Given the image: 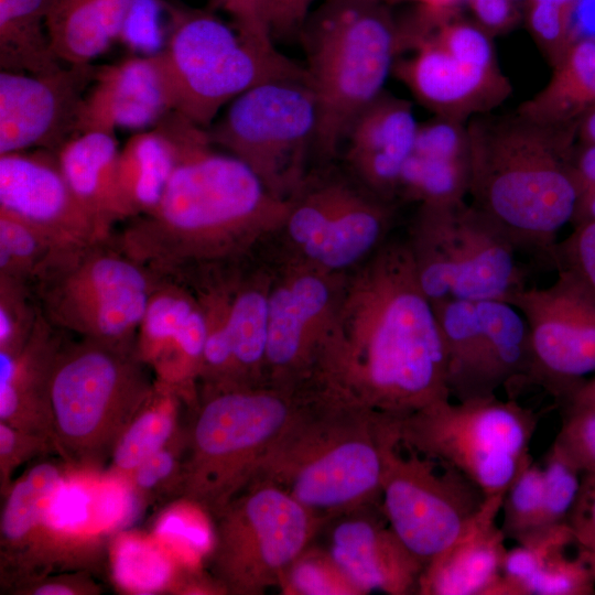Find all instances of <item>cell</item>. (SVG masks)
<instances>
[{
    "mask_svg": "<svg viewBox=\"0 0 595 595\" xmlns=\"http://www.w3.org/2000/svg\"><path fill=\"white\" fill-rule=\"evenodd\" d=\"M304 390L404 418L450 400L447 358L405 240L343 278Z\"/></svg>",
    "mask_w": 595,
    "mask_h": 595,
    "instance_id": "1",
    "label": "cell"
},
{
    "mask_svg": "<svg viewBox=\"0 0 595 595\" xmlns=\"http://www.w3.org/2000/svg\"><path fill=\"white\" fill-rule=\"evenodd\" d=\"M172 139L177 164L158 206L112 234L117 246L153 273L183 281L251 257L281 230L290 201L257 174L218 152L206 128L172 110L159 123Z\"/></svg>",
    "mask_w": 595,
    "mask_h": 595,
    "instance_id": "2",
    "label": "cell"
},
{
    "mask_svg": "<svg viewBox=\"0 0 595 595\" xmlns=\"http://www.w3.org/2000/svg\"><path fill=\"white\" fill-rule=\"evenodd\" d=\"M469 142V203L520 252L548 258L571 224L578 188L571 171L577 123L542 122L517 110L475 116Z\"/></svg>",
    "mask_w": 595,
    "mask_h": 595,
    "instance_id": "3",
    "label": "cell"
},
{
    "mask_svg": "<svg viewBox=\"0 0 595 595\" xmlns=\"http://www.w3.org/2000/svg\"><path fill=\"white\" fill-rule=\"evenodd\" d=\"M255 478L280 487L323 522L380 502L397 418L313 392Z\"/></svg>",
    "mask_w": 595,
    "mask_h": 595,
    "instance_id": "4",
    "label": "cell"
},
{
    "mask_svg": "<svg viewBox=\"0 0 595 595\" xmlns=\"http://www.w3.org/2000/svg\"><path fill=\"white\" fill-rule=\"evenodd\" d=\"M309 83L317 106L314 148L333 156L357 115L383 91L398 57L407 51L403 26L382 3L326 0L302 32Z\"/></svg>",
    "mask_w": 595,
    "mask_h": 595,
    "instance_id": "5",
    "label": "cell"
},
{
    "mask_svg": "<svg viewBox=\"0 0 595 595\" xmlns=\"http://www.w3.org/2000/svg\"><path fill=\"white\" fill-rule=\"evenodd\" d=\"M304 399L269 383L197 390L178 499L212 518L256 477Z\"/></svg>",
    "mask_w": 595,
    "mask_h": 595,
    "instance_id": "6",
    "label": "cell"
},
{
    "mask_svg": "<svg viewBox=\"0 0 595 595\" xmlns=\"http://www.w3.org/2000/svg\"><path fill=\"white\" fill-rule=\"evenodd\" d=\"M134 346L66 340L54 364L48 407L56 453L78 467H98L155 389Z\"/></svg>",
    "mask_w": 595,
    "mask_h": 595,
    "instance_id": "7",
    "label": "cell"
},
{
    "mask_svg": "<svg viewBox=\"0 0 595 595\" xmlns=\"http://www.w3.org/2000/svg\"><path fill=\"white\" fill-rule=\"evenodd\" d=\"M167 18L158 52L173 110L208 128L218 112L251 87L275 79L309 80L306 67L280 53L244 41L210 8L161 0Z\"/></svg>",
    "mask_w": 595,
    "mask_h": 595,
    "instance_id": "8",
    "label": "cell"
},
{
    "mask_svg": "<svg viewBox=\"0 0 595 595\" xmlns=\"http://www.w3.org/2000/svg\"><path fill=\"white\" fill-rule=\"evenodd\" d=\"M156 274L112 235L57 250L30 282L43 317L78 338L134 346Z\"/></svg>",
    "mask_w": 595,
    "mask_h": 595,
    "instance_id": "9",
    "label": "cell"
},
{
    "mask_svg": "<svg viewBox=\"0 0 595 595\" xmlns=\"http://www.w3.org/2000/svg\"><path fill=\"white\" fill-rule=\"evenodd\" d=\"M431 304L502 300L528 288L520 251L485 213L464 201L420 205L405 239Z\"/></svg>",
    "mask_w": 595,
    "mask_h": 595,
    "instance_id": "10",
    "label": "cell"
},
{
    "mask_svg": "<svg viewBox=\"0 0 595 595\" xmlns=\"http://www.w3.org/2000/svg\"><path fill=\"white\" fill-rule=\"evenodd\" d=\"M397 423L400 446L455 467L493 497L505 494L532 457L538 415L495 394L441 401Z\"/></svg>",
    "mask_w": 595,
    "mask_h": 595,
    "instance_id": "11",
    "label": "cell"
},
{
    "mask_svg": "<svg viewBox=\"0 0 595 595\" xmlns=\"http://www.w3.org/2000/svg\"><path fill=\"white\" fill-rule=\"evenodd\" d=\"M210 519V575L223 594L230 595H260L280 585L324 524L261 478H253Z\"/></svg>",
    "mask_w": 595,
    "mask_h": 595,
    "instance_id": "12",
    "label": "cell"
},
{
    "mask_svg": "<svg viewBox=\"0 0 595 595\" xmlns=\"http://www.w3.org/2000/svg\"><path fill=\"white\" fill-rule=\"evenodd\" d=\"M206 130L215 147L248 165L277 197L290 201L307 178L316 99L309 80H269L236 97Z\"/></svg>",
    "mask_w": 595,
    "mask_h": 595,
    "instance_id": "13",
    "label": "cell"
},
{
    "mask_svg": "<svg viewBox=\"0 0 595 595\" xmlns=\"http://www.w3.org/2000/svg\"><path fill=\"white\" fill-rule=\"evenodd\" d=\"M272 273L251 257L198 272L184 281L203 309L207 337L198 390L266 385Z\"/></svg>",
    "mask_w": 595,
    "mask_h": 595,
    "instance_id": "14",
    "label": "cell"
},
{
    "mask_svg": "<svg viewBox=\"0 0 595 595\" xmlns=\"http://www.w3.org/2000/svg\"><path fill=\"white\" fill-rule=\"evenodd\" d=\"M388 453L381 511L400 541L425 566L447 549L483 508V490L453 466L412 450Z\"/></svg>",
    "mask_w": 595,
    "mask_h": 595,
    "instance_id": "15",
    "label": "cell"
},
{
    "mask_svg": "<svg viewBox=\"0 0 595 595\" xmlns=\"http://www.w3.org/2000/svg\"><path fill=\"white\" fill-rule=\"evenodd\" d=\"M394 207L340 180L306 178L291 198L281 230L294 257L344 277L387 241Z\"/></svg>",
    "mask_w": 595,
    "mask_h": 595,
    "instance_id": "16",
    "label": "cell"
},
{
    "mask_svg": "<svg viewBox=\"0 0 595 595\" xmlns=\"http://www.w3.org/2000/svg\"><path fill=\"white\" fill-rule=\"evenodd\" d=\"M447 358V385L456 401L495 396L528 380L531 343L521 312L502 300L432 304Z\"/></svg>",
    "mask_w": 595,
    "mask_h": 595,
    "instance_id": "17",
    "label": "cell"
},
{
    "mask_svg": "<svg viewBox=\"0 0 595 595\" xmlns=\"http://www.w3.org/2000/svg\"><path fill=\"white\" fill-rule=\"evenodd\" d=\"M530 333L527 383L566 401L595 376V293L573 273L558 270L545 288H526L509 300Z\"/></svg>",
    "mask_w": 595,
    "mask_h": 595,
    "instance_id": "18",
    "label": "cell"
},
{
    "mask_svg": "<svg viewBox=\"0 0 595 595\" xmlns=\"http://www.w3.org/2000/svg\"><path fill=\"white\" fill-rule=\"evenodd\" d=\"M344 277L322 271L294 256L279 272L272 273L266 359L269 385L303 389Z\"/></svg>",
    "mask_w": 595,
    "mask_h": 595,
    "instance_id": "19",
    "label": "cell"
},
{
    "mask_svg": "<svg viewBox=\"0 0 595 595\" xmlns=\"http://www.w3.org/2000/svg\"><path fill=\"white\" fill-rule=\"evenodd\" d=\"M98 65L64 64L41 75L0 72V154L56 152L77 132L83 100Z\"/></svg>",
    "mask_w": 595,
    "mask_h": 595,
    "instance_id": "20",
    "label": "cell"
},
{
    "mask_svg": "<svg viewBox=\"0 0 595 595\" xmlns=\"http://www.w3.org/2000/svg\"><path fill=\"white\" fill-rule=\"evenodd\" d=\"M398 57L392 73L434 116L467 123L491 112L512 91L499 65H485L456 54L430 33Z\"/></svg>",
    "mask_w": 595,
    "mask_h": 595,
    "instance_id": "21",
    "label": "cell"
},
{
    "mask_svg": "<svg viewBox=\"0 0 595 595\" xmlns=\"http://www.w3.org/2000/svg\"><path fill=\"white\" fill-rule=\"evenodd\" d=\"M0 208L33 225L61 248L106 239L50 150L0 154Z\"/></svg>",
    "mask_w": 595,
    "mask_h": 595,
    "instance_id": "22",
    "label": "cell"
},
{
    "mask_svg": "<svg viewBox=\"0 0 595 595\" xmlns=\"http://www.w3.org/2000/svg\"><path fill=\"white\" fill-rule=\"evenodd\" d=\"M206 337L205 315L194 291L156 274L134 345L155 380L195 399Z\"/></svg>",
    "mask_w": 595,
    "mask_h": 595,
    "instance_id": "23",
    "label": "cell"
},
{
    "mask_svg": "<svg viewBox=\"0 0 595 595\" xmlns=\"http://www.w3.org/2000/svg\"><path fill=\"white\" fill-rule=\"evenodd\" d=\"M323 528V549L358 595L418 594L424 565L392 531L380 502L334 517Z\"/></svg>",
    "mask_w": 595,
    "mask_h": 595,
    "instance_id": "24",
    "label": "cell"
},
{
    "mask_svg": "<svg viewBox=\"0 0 595 595\" xmlns=\"http://www.w3.org/2000/svg\"><path fill=\"white\" fill-rule=\"evenodd\" d=\"M172 110V95L158 53L128 56L98 65L82 104L76 134L87 130H147Z\"/></svg>",
    "mask_w": 595,
    "mask_h": 595,
    "instance_id": "25",
    "label": "cell"
},
{
    "mask_svg": "<svg viewBox=\"0 0 595 595\" xmlns=\"http://www.w3.org/2000/svg\"><path fill=\"white\" fill-rule=\"evenodd\" d=\"M418 125L411 102L383 90L357 115L344 140L346 161L361 186L394 206Z\"/></svg>",
    "mask_w": 595,
    "mask_h": 595,
    "instance_id": "26",
    "label": "cell"
},
{
    "mask_svg": "<svg viewBox=\"0 0 595 595\" xmlns=\"http://www.w3.org/2000/svg\"><path fill=\"white\" fill-rule=\"evenodd\" d=\"M504 496L487 497L464 532L424 566L418 594L497 595L508 550L497 524Z\"/></svg>",
    "mask_w": 595,
    "mask_h": 595,
    "instance_id": "27",
    "label": "cell"
},
{
    "mask_svg": "<svg viewBox=\"0 0 595 595\" xmlns=\"http://www.w3.org/2000/svg\"><path fill=\"white\" fill-rule=\"evenodd\" d=\"M66 335L40 312L23 349L15 356L0 355V422L53 443L48 392L54 364Z\"/></svg>",
    "mask_w": 595,
    "mask_h": 595,
    "instance_id": "28",
    "label": "cell"
},
{
    "mask_svg": "<svg viewBox=\"0 0 595 595\" xmlns=\"http://www.w3.org/2000/svg\"><path fill=\"white\" fill-rule=\"evenodd\" d=\"M63 485L61 467L43 461L15 479L0 518L1 573L8 575L51 549L62 536L50 512Z\"/></svg>",
    "mask_w": 595,
    "mask_h": 595,
    "instance_id": "29",
    "label": "cell"
},
{
    "mask_svg": "<svg viewBox=\"0 0 595 595\" xmlns=\"http://www.w3.org/2000/svg\"><path fill=\"white\" fill-rule=\"evenodd\" d=\"M119 151L115 132L87 130L55 152L71 190L106 238L118 223L130 219L118 186Z\"/></svg>",
    "mask_w": 595,
    "mask_h": 595,
    "instance_id": "30",
    "label": "cell"
},
{
    "mask_svg": "<svg viewBox=\"0 0 595 595\" xmlns=\"http://www.w3.org/2000/svg\"><path fill=\"white\" fill-rule=\"evenodd\" d=\"M137 0H56L47 20L64 64H87L119 40Z\"/></svg>",
    "mask_w": 595,
    "mask_h": 595,
    "instance_id": "31",
    "label": "cell"
},
{
    "mask_svg": "<svg viewBox=\"0 0 595 595\" xmlns=\"http://www.w3.org/2000/svg\"><path fill=\"white\" fill-rule=\"evenodd\" d=\"M552 68L548 84L517 111L542 122L577 123L595 106V37H577Z\"/></svg>",
    "mask_w": 595,
    "mask_h": 595,
    "instance_id": "32",
    "label": "cell"
},
{
    "mask_svg": "<svg viewBox=\"0 0 595 595\" xmlns=\"http://www.w3.org/2000/svg\"><path fill=\"white\" fill-rule=\"evenodd\" d=\"M176 164V147L158 125L137 131L120 148L117 178L130 219L158 206Z\"/></svg>",
    "mask_w": 595,
    "mask_h": 595,
    "instance_id": "33",
    "label": "cell"
},
{
    "mask_svg": "<svg viewBox=\"0 0 595 595\" xmlns=\"http://www.w3.org/2000/svg\"><path fill=\"white\" fill-rule=\"evenodd\" d=\"M55 1L0 0L1 71L41 75L64 65L47 29Z\"/></svg>",
    "mask_w": 595,
    "mask_h": 595,
    "instance_id": "34",
    "label": "cell"
},
{
    "mask_svg": "<svg viewBox=\"0 0 595 595\" xmlns=\"http://www.w3.org/2000/svg\"><path fill=\"white\" fill-rule=\"evenodd\" d=\"M193 403L175 388L159 381L155 389L119 437L111 453L110 472L126 478L143 461L163 448L183 429V403Z\"/></svg>",
    "mask_w": 595,
    "mask_h": 595,
    "instance_id": "35",
    "label": "cell"
},
{
    "mask_svg": "<svg viewBox=\"0 0 595 595\" xmlns=\"http://www.w3.org/2000/svg\"><path fill=\"white\" fill-rule=\"evenodd\" d=\"M538 558L533 573L522 588V595H589L595 594V572L578 553L571 558L565 551L574 544L569 524L537 536Z\"/></svg>",
    "mask_w": 595,
    "mask_h": 595,
    "instance_id": "36",
    "label": "cell"
},
{
    "mask_svg": "<svg viewBox=\"0 0 595 595\" xmlns=\"http://www.w3.org/2000/svg\"><path fill=\"white\" fill-rule=\"evenodd\" d=\"M60 249L43 231L0 208V277L31 282Z\"/></svg>",
    "mask_w": 595,
    "mask_h": 595,
    "instance_id": "37",
    "label": "cell"
},
{
    "mask_svg": "<svg viewBox=\"0 0 595 595\" xmlns=\"http://www.w3.org/2000/svg\"><path fill=\"white\" fill-rule=\"evenodd\" d=\"M543 470L531 457L505 493L500 513L501 530L507 539L524 543L542 533Z\"/></svg>",
    "mask_w": 595,
    "mask_h": 595,
    "instance_id": "38",
    "label": "cell"
},
{
    "mask_svg": "<svg viewBox=\"0 0 595 595\" xmlns=\"http://www.w3.org/2000/svg\"><path fill=\"white\" fill-rule=\"evenodd\" d=\"M186 429L169 444L143 461L126 479L143 501L156 498H178L186 452Z\"/></svg>",
    "mask_w": 595,
    "mask_h": 595,
    "instance_id": "39",
    "label": "cell"
},
{
    "mask_svg": "<svg viewBox=\"0 0 595 595\" xmlns=\"http://www.w3.org/2000/svg\"><path fill=\"white\" fill-rule=\"evenodd\" d=\"M542 470L543 532L567 524L581 489L583 472L554 441L545 454Z\"/></svg>",
    "mask_w": 595,
    "mask_h": 595,
    "instance_id": "40",
    "label": "cell"
},
{
    "mask_svg": "<svg viewBox=\"0 0 595 595\" xmlns=\"http://www.w3.org/2000/svg\"><path fill=\"white\" fill-rule=\"evenodd\" d=\"M40 316L29 282L0 277V355L15 356L28 343Z\"/></svg>",
    "mask_w": 595,
    "mask_h": 595,
    "instance_id": "41",
    "label": "cell"
},
{
    "mask_svg": "<svg viewBox=\"0 0 595 595\" xmlns=\"http://www.w3.org/2000/svg\"><path fill=\"white\" fill-rule=\"evenodd\" d=\"M310 545L286 570L280 586L286 594H349L357 591L326 551Z\"/></svg>",
    "mask_w": 595,
    "mask_h": 595,
    "instance_id": "42",
    "label": "cell"
},
{
    "mask_svg": "<svg viewBox=\"0 0 595 595\" xmlns=\"http://www.w3.org/2000/svg\"><path fill=\"white\" fill-rule=\"evenodd\" d=\"M413 154L441 161H469L466 123L434 116L418 125Z\"/></svg>",
    "mask_w": 595,
    "mask_h": 595,
    "instance_id": "43",
    "label": "cell"
},
{
    "mask_svg": "<svg viewBox=\"0 0 595 595\" xmlns=\"http://www.w3.org/2000/svg\"><path fill=\"white\" fill-rule=\"evenodd\" d=\"M212 10H220L248 44L266 52L277 51L271 26L272 0H209Z\"/></svg>",
    "mask_w": 595,
    "mask_h": 595,
    "instance_id": "44",
    "label": "cell"
},
{
    "mask_svg": "<svg viewBox=\"0 0 595 595\" xmlns=\"http://www.w3.org/2000/svg\"><path fill=\"white\" fill-rule=\"evenodd\" d=\"M574 11L550 3L533 2L529 24L539 48L553 66L577 39Z\"/></svg>",
    "mask_w": 595,
    "mask_h": 595,
    "instance_id": "45",
    "label": "cell"
},
{
    "mask_svg": "<svg viewBox=\"0 0 595 595\" xmlns=\"http://www.w3.org/2000/svg\"><path fill=\"white\" fill-rule=\"evenodd\" d=\"M556 270L573 273L595 293V223L573 227V231L558 241L551 253Z\"/></svg>",
    "mask_w": 595,
    "mask_h": 595,
    "instance_id": "46",
    "label": "cell"
},
{
    "mask_svg": "<svg viewBox=\"0 0 595 595\" xmlns=\"http://www.w3.org/2000/svg\"><path fill=\"white\" fill-rule=\"evenodd\" d=\"M554 442L583 474L595 473V409L569 407Z\"/></svg>",
    "mask_w": 595,
    "mask_h": 595,
    "instance_id": "47",
    "label": "cell"
},
{
    "mask_svg": "<svg viewBox=\"0 0 595 595\" xmlns=\"http://www.w3.org/2000/svg\"><path fill=\"white\" fill-rule=\"evenodd\" d=\"M55 451L53 443L37 434L0 422V493L11 487L14 472L26 461Z\"/></svg>",
    "mask_w": 595,
    "mask_h": 595,
    "instance_id": "48",
    "label": "cell"
},
{
    "mask_svg": "<svg viewBox=\"0 0 595 595\" xmlns=\"http://www.w3.org/2000/svg\"><path fill=\"white\" fill-rule=\"evenodd\" d=\"M163 11L161 0H137L123 25L119 40L134 50L154 54L162 50L159 13Z\"/></svg>",
    "mask_w": 595,
    "mask_h": 595,
    "instance_id": "49",
    "label": "cell"
},
{
    "mask_svg": "<svg viewBox=\"0 0 595 595\" xmlns=\"http://www.w3.org/2000/svg\"><path fill=\"white\" fill-rule=\"evenodd\" d=\"M567 524L578 553L595 572V473L583 474L581 489Z\"/></svg>",
    "mask_w": 595,
    "mask_h": 595,
    "instance_id": "50",
    "label": "cell"
},
{
    "mask_svg": "<svg viewBox=\"0 0 595 595\" xmlns=\"http://www.w3.org/2000/svg\"><path fill=\"white\" fill-rule=\"evenodd\" d=\"M14 589L19 591L17 592L19 594L31 595H95L100 593V587L83 574L39 576L26 581Z\"/></svg>",
    "mask_w": 595,
    "mask_h": 595,
    "instance_id": "51",
    "label": "cell"
},
{
    "mask_svg": "<svg viewBox=\"0 0 595 595\" xmlns=\"http://www.w3.org/2000/svg\"><path fill=\"white\" fill-rule=\"evenodd\" d=\"M315 0H272L271 26L274 36L301 34Z\"/></svg>",
    "mask_w": 595,
    "mask_h": 595,
    "instance_id": "52",
    "label": "cell"
},
{
    "mask_svg": "<svg viewBox=\"0 0 595 595\" xmlns=\"http://www.w3.org/2000/svg\"><path fill=\"white\" fill-rule=\"evenodd\" d=\"M475 13L485 32L498 33L512 23V9L509 0H472ZM490 35V34H489Z\"/></svg>",
    "mask_w": 595,
    "mask_h": 595,
    "instance_id": "53",
    "label": "cell"
},
{
    "mask_svg": "<svg viewBox=\"0 0 595 595\" xmlns=\"http://www.w3.org/2000/svg\"><path fill=\"white\" fill-rule=\"evenodd\" d=\"M571 171L578 193L595 187V144L576 141L571 158Z\"/></svg>",
    "mask_w": 595,
    "mask_h": 595,
    "instance_id": "54",
    "label": "cell"
},
{
    "mask_svg": "<svg viewBox=\"0 0 595 595\" xmlns=\"http://www.w3.org/2000/svg\"><path fill=\"white\" fill-rule=\"evenodd\" d=\"M595 223V187L582 190L578 193L571 224Z\"/></svg>",
    "mask_w": 595,
    "mask_h": 595,
    "instance_id": "55",
    "label": "cell"
},
{
    "mask_svg": "<svg viewBox=\"0 0 595 595\" xmlns=\"http://www.w3.org/2000/svg\"><path fill=\"white\" fill-rule=\"evenodd\" d=\"M567 408L595 409V376L582 383L565 401Z\"/></svg>",
    "mask_w": 595,
    "mask_h": 595,
    "instance_id": "56",
    "label": "cell"
},
{
    "mask_svg": "<svg viewBox=\"0 0 595 595\" xmlns=\"http://www.w3.org/2000/svg\"><path fill=\"white\" fill-rule=\"evenodd\" d=\"M577 141L595 144V106L580 118L577 122Z\"/></svg>",
    "mask_w": 595,
    "mask_h": 595,
    "instance_id": "57",
    "label": "cell"
},
{
    "mask_svg": "<svg viewBox=\"0 0 595 595\" xmlns=\"http://www.w3.org/2000/svg\"><path fill=\"white\" fill-rule=\"evenodd\" d=\"M578 0H533L539 3H550L558 7L575 10Z\"/></svg>",
    "mask_w": 595,
    "mask_h": 595,
    "instance_id": "58",
    "label": "cell"
},
{
    "mask_svg": "<svg viewBox=\"0 0 595 595\" xmlns=\"http://www.w3.org/2000/svg\"><path fill=\"white\" fill-rule=\"evenodd\" d=\"M366 1H372V2H378V3H383L386 1H397V0H366Z\"/></svg>",
    "mask_w": 595,
    "mask_h": 595,
    "instance_id": "59",
    "label": "cell"
}]
</instances>
